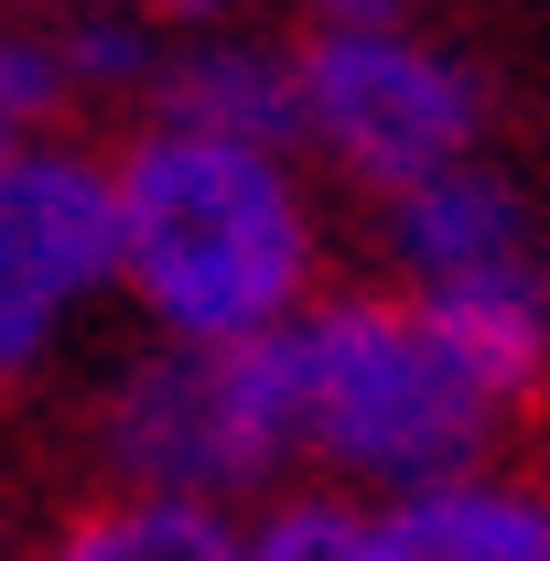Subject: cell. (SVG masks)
<instances>
[{
    "instance_id": "cell-11",
    "label": "cell",
    "mask_w": 550,
    "mask_h": 561,
    "mask_svg": "<svg viewBox=\"0 0 550 561\" xmlns=\"http://www.w3.org/2000/svg\"><path fill=\"white\" fill-rule=\"evenodd\" d=\"M291 33H378V22H421V0H271Z\"/></svg>"
},
{
    "instance_id": "cell-4",
    "label": "cell",
    "mask_w": 550,
    "mask_h": 561,
    "mask_svg": "<svg viewBox=\"0 0 550 561\" xmlns=\"http://www.w3.org/2000/svg\"><path fill=\"white\" fill-rule=\"evenodd\" d=\"M496 98L465 44L378 22V33H291V151L324 173V195H400L421 173L485 151Z\"/></svg>"
},
{
    "instance_id": "cell-7",
    "label": "cell",
    "mask_w": 550,
    "mask_h": 561,
    "mask_svg": "<svg viewBox=\"0 0 550 561\" xmlns=\"http://www.w3.org/2000/svg\"><path fill=\"white\" fill-rule=\"evenodd\" d=\"M356 518H367V561H550V476L529 454L378 496Z\"/></svg>"
},
{
    "instance_id": "cell-10",
    "label": "cell",
    "mask_w": 550,
    "mask_h": 561,
    "mask_svg": "<svg viewBox=\"0 0 550 561\" xmlns=\"http://www.w3.org/2000/svg\"><path fill=\"white\" fill-rule=\"evenodd\" d=\"M249 561H367V518L345 496L280 486L271 507H249Z\"/></svg>"
},
{
    "instance_id": "cell-13",
    "label": "cell",
    "mask_w": 550,
    "mask_h": 561,
    "mask_svg": "<svg viewBox=\"0 0 550 561\" xmlns=\"http://www.w3.org/2000/svg\"><path fill=\"white\" fill-rule=\"evenodd\" d=\"M119 11H130V0H119Z\"/></svg>"
},
{
    "instance_id": "cell-12",
    "label": "cell",
    "mask_w": 550,
    "mask_h": 561,
    "mask_svg": "<svg viewBox=\"0 0 550 561\" xmlns=\"http://www.w3.org/2000/svg\"><path fill=\"white\" fill-rule=\"evenodd\" d=\"M0 151H11V130H0Z\"/></svg>"
},
{
    "instance_id": "cell-5",
    "label": "cell",
    "mask_w": 550,
    "mask_h": 561,
    "mask_svg": "<svg viewBox=\"0 0 550 561\" xmlns=\"http://www.w3.org/2000/svg\"><path fill=\"white\" fill-rule=\"evenodd\" d=\"M367 249H378V280H400V291L465 313L485 335L550 356V206L496 151H465V162L421 173L400 195H378Z\"/></svg>"
},
{
    "instance_id": "cell-8",
    "label": "cell",
    "mask_w": 550,
    "mask_h": 561,
    "mask_svg": "<svg viewBox=\"0 0 550 561\" xmlns=\"http://www.w3.org/2000/svg\"><path fill=\"white\" fill-rule=\"evenodd\" d=\"M130 119H184V130H227V140H291V33H260V22L173 33Z\"/></svg>"
},
{
    "instance_id": "cell-2",
    "label": "cell",
    "mask_w": 550,
    "mask_h": 561,
    "mask_svg": "<svg viewBox=\"0 0 550 561\" xmlns=\"http://www.w3.org/2000/svg\"><path fill=\"white\" fill-rule=\"evenodd\" d=\"M108 291L140 335L260 346L335 280V195L291 140H227L184 119L98 130Z\"/></svg>"
},
{
    "instance_id": "cell-6",
    "label": "cell",
    "mask_w": 550,
    "mask_h": 561,
    "mask_svg": "<svg viewBox=\"0 0 550 561\" xmlns=\"http://www.w3.org/2000/svg\"><path fill=\"white\" fill-rule=\"evenodd\" d=\"M98 313H119L98 140H11L0 151V389L55 378Z\"/></svg>"
},
{
    "instance_id": "cell-3",
    "label": "cell",
    "mask_w": 550,
    "mask_h": 561,
    "mask_svg": "<svg viewBox=\"0 0 550 561\" xmlns=\"http://www.w3.org/2000/svg\"><path fill=\"white\" fill-rule=\"evenodd\" d=\"M87 465L130 496H195V507H271L291 486V432L260 346H173L140 335L98 400H87Z\"/></svg>"
},
{
    "instance_id": "cell-9",
    "label": "cell",
    "mask_w": 550,
    "mask_h": 561,
    "mask_svg": "<svg viewBox=\"0 0 550 561\" xmlns=\"http://www.w3.org/2000/svg\"><path fill=\"white\" fill-rule=\"evenodd\" d=\"M22 561H249V507H195V496L87 486Z\"/></svg>"
},
{
    "instance_id": "cell-1",
    "label": "cell",
    "mask_w": 550,
    "mask_h": 561,
    "mask_svg": "<svg viewBox=\"0 0 550 561\" xmlns=\"http://www.w3.org/2000/svg\"><path fill=\"white\" fill-rule=\"evenodd\" d=\"M271 389L291 432V486L378 507V496L507 465L529 421L550 411V356L507 346L378 271H335L271 335Z\"/></svg>"
}]
</instances>
